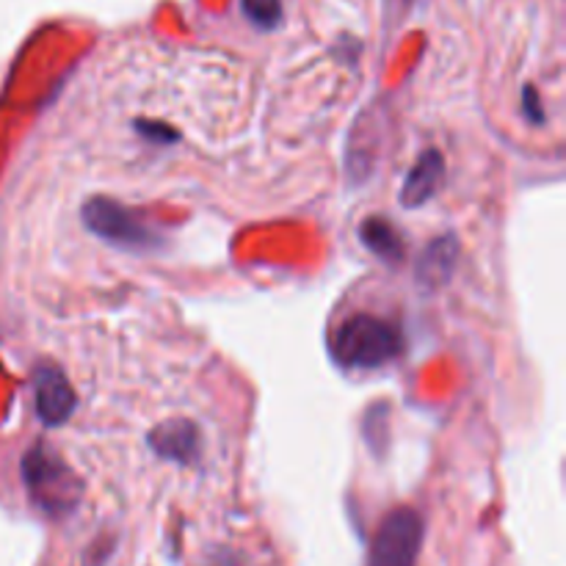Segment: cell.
Here are the masks:
<instances>
[{
    "label": "cell",
    "instance_id": "cell-10",
    "mask_svg": "<svg viewBox=\"0 0 566 566\" xmlns=\"http://www.w3.org/2000/svg\"><path fill=\"white\" fill-rule=\"evenodd\" d=\"M241 11L254 28L271 31L282 20V0H241Z\"/></svg>",
    "mask_w": 566,
    "mask_h": 566
},
{
    "label": "cell",
    "instance_id": "cell-5",
    "mask_svg": "<svg viewBox=\"0 0 566 566\" xmlns=\"http://www.w3.org/2000/svg\"><path fill=\"white\" fill-rule=\"evenodd\" d=\"M33 407H36V418L48 429H55V426L70 420V415L77 407V398L61 370L50 368V365L33 370Z\"/></svg>",
    "mask_w": 566,
    "mask_h": 566
},
{
    "label": "cell",
    "instance_id": "cell-9",
    "mask_svg": "<svg viewBox=\"0 0 566 566\" xmlns=\"http://www.w3.org/2000/svg\"><path fill=\"white\" fill-rule=\"evenodd\" d=\"M359 241H363V247L368 252H374L385 263H401L403 260L401 235H398V230L390 221L379 219V216H370V219H365L359 224Z\"/></svg>",
    "mask_w": 566,
    "mask_h": 566
},
{
    "label": "cell",
    "instance_id": "cell-7",
    "mask_svg": "<svg viewBox=\"0 0 566 566\" xmlns=\"http://www.w3.org/2000/svg\"><path fill=\"white\" fill-rule=\"evenodd\" d=\"M442 177H446V158L437 149H426L401 186L403 208H420V205L429 202L437 188L442 186Z\"/></svg>",
    "mask_w": 566,
    "mask_h": 566
},
{
    "label": "cell",
    "instance_id": "cell-6",
    "mask_svg": "<svg viewBox=\"0 0 566 566\" xmlns=\"http://www.w3.org/2000/svg\"><path fill=\"white\" fill-rule=\"evenodd\" d=\"M149 446L164 459L191 464L199 459L202 440H199V431L191 420H166L149 434Z\"/></svg>",
    "mask_w": 566,
    "mask_h": 566
},
{
    "label": "cell",
    "instance_id": "cell-8",
    "mask_svg": "<svg viewBox=\"0 0 566 566\" xmlns=\"http://www.w3.org/2000/svg\"><path fill=\"white\" fill-rule=\"evenodd\" d=\"M459 241L453 235L437 238L434 243L426 247V252L418 260V282L426 287H442L451 282L457 271Z\"/></svg>",
    "mask_w": 566,
    "mask_h": 566
},
{
    "label": "cell",
    "instance_id": "cell-1",
    "mask_svg": "<svg viewBox=\"0 0 566 566\" xmlns=\"http://www.w3.org/2000/svg\"><path fill=\"white\" fill-rule=\"evenodd\" d=\"M403 335L396 324L376 315H352L332 340V354L348 370H376L401 357Z\"/></svg>",
    "mask_w": 566,
    "mask_h": 566
},
{
    "label": "cell",
    "instance_id": "cell-4",
    "mask_svg": "<svg viewBox=\"0 0 566 566\" xmlns=\"http://www.w3.org/2000/svg\"><path fill=\"white\" fill-rule=\"evenodd\" d=\"M423 545V520L412 509H396L376 531L370 566H415Z\"/></svg>",
    "mask_w": 566,
    "mask_h": 566
},
{
    "label": "cell",
    "instance_id": "cell-11",
    "mask_svg": "<svg viewBox=\"0 0 566 566\" xmlns=\"http://www.w3.org/2000/svg\"><path fill=\"white\" fill-rule=\"evenodd\" d=\"M523 103H525L523 111H525V116H528L531 125H542V122L547 119L545 111L539 108V94H536V88H531V86L523 88Z\"/></svg>",
    "mask_w": 566,
    "mask_h": 566
},
{
    "label": "cell",
    "instance_id": "cell-12",
    "mask_svg": "<svg viewBox=\"0 0 566 566\" xmlns=\"http://www.w3.org/2000/svg\"><path fill=\"white\" fill-rule=\"evenodd\" d=\"M138 133H142L144 138H153V142L158 144H169V142H177V133H171L166 125H153V122H138Z\"/></svg>",
    "mask_w": 566,
    "mask_h": 566
},
{
    "label": "cell",
    "instance_id": "cell-3",
    "mask_svg": "<svg viewBox=\"0 0 566 566\" xmlns=\"http://www.w3.org/2000/svg\"><path fill=\"white\" fill-rule=\"evenodd\" d=\"M83 224L94 232L97 238H103L105 243L116 249H125V252H149V249H158L164 243V238L153 230L144 219H138L133 210H127L125 205L114 202L108 197L88 199L83 205Z\"/></svg>",
    "mask_w": 566,
    "mask_h": 566
},
{
    "label": "cell",
    "instance_id": "cell-2",
    "mask_svg": "<svg viewBox=\"0 0 566 566\" xmlns=\"http://www.w3.org/2000/svg\"><path fill=\"white\" fill-rule=\"evenodd\" d=\"M22 484L33 506L50 517H64L81 503L77 475L53 448L42 442L22 457Z\"/></svg>",
    "mask_w": 566,
    "mask_h": 566
}]
</instances>
